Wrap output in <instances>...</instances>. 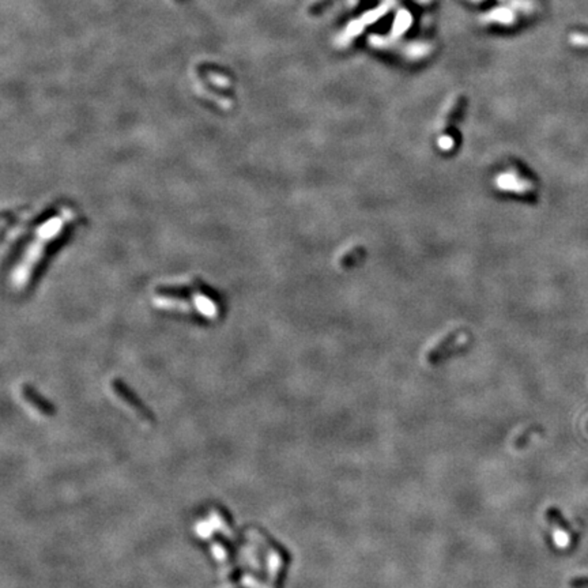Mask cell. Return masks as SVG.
<instances>
[{
  "instance_id": "obj_3",
  "label": "cell",
  "mask_w": 588,
  "mask_h": 588,
  "mask_svg": "<svg viewBox=\"0 0 588 588\" xmlns=\"http://www.w3.org/2000/svg\"><path fill=\"white\" fill-rule=\"evenodd\" d=\"M503 185H508L512 189V192H516L520 195L533 193L534 188H535L526 176H521V173H517V172H512V173H507V176H504Z\"/></svg>"
},
{
  "instance_id": "obj_1",
  "label": "cell",
  "mask_w": 588,
  "mask_h": 588,
  "mask_svg": "<svg viewBox=\"0 0 588 588\" xmlns=\"http://www.w3.org/2000/svg\"><path fill=\"white\" fill-rule=\"evenodd\" d=\"M74 222V213L70 209L60 210L59 213L48 217L41 225L33 232L31 240L21 253L18 263L13 269L10 282L15 289L22 290L29 285L36 269L52 244H55L67 232L69 226Z\"/></svg>"
},
{
  "instance_id": "obj_4",
  "label": "cell",
  "mask_w": 588,
  "mask_h": 588,
  "mask_svg": "<svg viewBox=\"0 0 588 588\" xmlns=\"http://www.w3.org/2000/svg\"><path fill=\"white\" fill-rule=\"evenodd\" d=\"M365 256V249L363 247H354L350 251H347L345 255L341 257V266L342 267H353L357 263H360L363 257Z\"/></svg>"
},
{
  "instance_id": "obj_2",
  "label": "cell",
  "mask_w": 588,
  "mask_h": 588,
  "mask_svg": "<svg viewBox=\"0 0 588 588\" xmlns=\"http://www.w3.org/2000/svg\"><path fill=\"white\" fill-rule=\"evenodd\" d=\"M214 294L202 285L162 287L155 293V303L164 309L195 312L205 319H215L221 312V304Z\"/></svg>"
},
{
  "instance_id": "obj_5",
  "label": "cell",
  "mask_w": 588,
  "mask_h": 588,
  "mask_svg": "<svg viewBox=\"0 0 588 588\" xmlns=\"http://www.w3.org/2000/svg\"><path fill=\"white\" fill-rule=\"evenodd\" d=\"M573 588H588V577H581V579H576L571 583Z\"/></svg>"
}]
</instances>
